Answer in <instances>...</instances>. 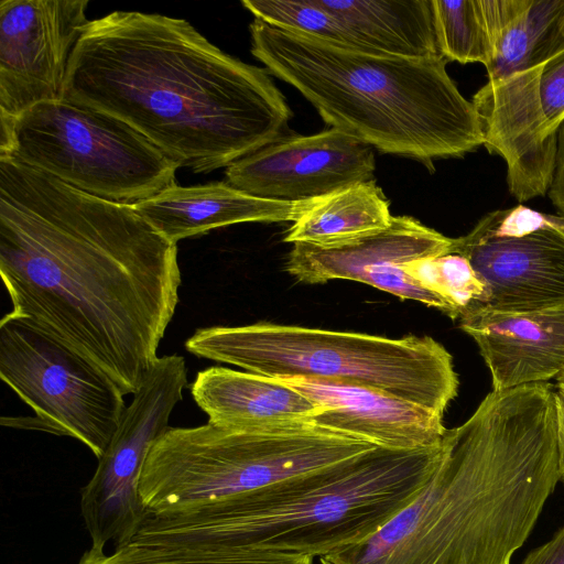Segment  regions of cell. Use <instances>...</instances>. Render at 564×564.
<instances>
[{
  "instance_id": "obj_18",
  "label": "cell",
  "mask_w": 564,
  "mask_h": 564,
  "mask_svg": "<svg viewBox=\"0 0 564 564\" xmlns=\"http://www.w3.org/2000/svg\"><path fill=\"white\" fill-rule=\"evenodd\" d=\"M311 199H265L241 192L226 182L174 185L134 204L135 210L170 241L204 235L239 223L295 221Z\"/></svg>"
},
{
  "instance_id": "obj_24",
  "label": "cell",
  "mask_w": 564,
  "mask_h": 564,
  "mask_svg": "<svg viewBox=\"0 0 564 564\" xmlns=\"http://www.w3.org/2000/svg\"><path fill=\"white\" fill-rule=\"evenodd\" d=\"M241 3L254 19L271 25L337 46L367 51L343 20L318 0H243Z\"/></svg>"
},
{
  "instance_id": "obj_25",
  "label": "cell",
  "mask_w": 564,
  "mask_h": 564,
  "mask_svg": "<svg viewBox=\"0 0 564 564\" xmlns=\"http://www.w3.org/2000/svg\"><path fill=\"white\" fill-rule=\"evenodd\" d=\"M404 270L424 289L446 301L455 319L476 312L484 300L482 282L460 254L415 260L406 263Z\"/></svg>"
},
{
  "instance_id": "obj_7",
  "label": "cell",
  "mask_w": 564,
  "mask_h": 564,
  "mask_svg": "<svg viewBox=\"0 0 564 564\" xmlns=\"http://www.w3.org/2000/svg\"><path fill=\"white\" fill-rule=\"evenodd\" d=\"M191 354L275 379L308 378L376 389L444 415L457 395L453 357L430 336L257 323L197 329Z\"/></svg>"
},
{
  "instance_id": "obj_1",
  "label": "cell",
  "mask_w": 564,
  "mask_h": 564,
  "mask_svg": "<svg viewBox=\"0 0 564 564\" xmlns=\"http://www.w3.org/2000/svg\"><path fill=\"white\" fill-rule=\"evenodd\" d=\"M4 316L61 343L123 395L149 377L182 283L174 243L133 205L0 156Z\"/></svg>"
},
{
  "instance_id": "obj_20",
  "label": "cell",
  "mask_w": 564,
  "mask_h": 564,
  "mask_svg": "<svg viewBox=\"0 0 564 564\" xmlns=\"http://www.w3.org/2000/svg\"><path fill=\"white\" fill-rule=\"evenodd\" d=\"M369 52L423 58L438 55L431 0H318Z\"/></svg>"
},
{
  "instance_id": "obj_19",
  "label": "cell",
  "mask_w": 564,
  "mask_h": 564,
  "mask_svg": "<svg viewBox=\"0 0 564 564\" xmlns=\"http://www.w3.org/2000/svg\"><path fill=\"white\" fill-rule=\"evenodd\" d=\"M191 394L215 425L256 430L297 423H312L318 408L282 380L209 367L197 372Z\"/></svg>"
},
{
  "instance_id": "obj_30",
  "label": "cell",
  "mask_w": 564,
  "mask_h": 564,
  "mask_svg": "<svg viewBox=\"0 0 564 564\" xmlns=\"http://www.w3.org/2000/svg\"><path fill=\"white\" fill-rule=\"evenodd\" d=\"M558 387H564V373L556 378Z\"/></svg>"
},
{
  "instance_id": "obj_21",
  "label": "cell",
  "mask_w": 564,
  "mask_h": 564,
  "mask_svg": "<svg viewBox=\"0 0 564 564\" xmlns=\"http://www.w3.org/2000/svg\"><path fill=\"white\" fill-rule=\"evenodd\" d=\"M389 202L375 182L359 183L311 199L284 241L326 246L388 228Z\"/></svg>"
},
{
  "instance_id": "obj_2",
  "label": "cell",
  "mask_w": 564,
  "mask_h": 564,
  "mask_svg": "<svg viewBox=\"0 0 564 564\" xmlns=\"http://www.w3.org/2000/svg\"><path fill=\"white\" fill-rule=\"evenodd\" d=\"M64 99L124 121L195 173L278 140L292 117L265 69L223 52L186 20L135 11L88 23Z\"/></svg>"
},
{
  "instance_id": "obj_22",
  "label": "cell",
  "mask_w": 564,
  "mask_h": 564,
  "mask_svg": "<svg viewBox=\"0 0 564 564\" xmlns=\"http://www.w3.org/2000/svg\"><path fill=\"white\" fill-rule=\"evenodd\" d=\"M431 4L438 53L445 59L487 67L494 37L485 0H431Z\"/></svg>"
},
{
  "instance_id": "obj_6",
  "label": "cell",
  "mask_w": 564,
  "mask_h": 564,
  "mask_svg": "<svg viewBox=\"0 0 564 564\" xmlns=\"http://www.w3.org/2000/svg\"><path fill=\"white\" fill-rule=\"evenodd\" d=\"M377 445L313 423L256 430L207 422L169 427L151 446L139 482L149 513L280 490L344 466Z\"/></svg>"
},
{
  "instance_id": "obj_10",
  "label": "cell",
  "mask_w": 564,
  "mask_h": 564,
  "mask_svg": "<svg viewBox=\"0 0 564 564\" xmlns=\"http://www.w3.org/2000/svg\"><path fill=\"white\" fill-rule=\"evenodd\" d=\"M0 377L35 416L15 427L73 437L99 459L127 409L124 395L99 369L35 328L3 316Z\"/></svg>"
},
{
  "instance_id": "obj_16",
  "label": "cell",
  "mask_w": 564,
  "mask_h": 564,
  "mask_svg": "<svg viewBox=\"0 0 564 564\" xmlns=\"http://www.w3.org/2000/svg\"><path fill=\"white\" fill-rule=\"evenodd\" d=\"M310 399L318 410L312 423L393 451L440 446L446 433L443 414L364 386L308 379H279Z\"/></svg>"
},
{
  "instance_id": "obj_26",
  "label": "cell",
  "mask_w": 564,
  "mask_h": 564,
  "mask_svg": "<svg viewBox=\"0 0 564 564\" xmlns=\"http://www.w3.org/2000/svg\"><path fill=\"white\" fill-rule=\"evenodd\" d=\"M540 98L547 131L557 137L564 121V50L545 64L540 78Z\"/></svg>"
},
{
  "instance_id": "obj_23",
  "label": "cell",
  "mask_w": 564,
  "mask_h": 564,
  "mask_svg": "<svg viewBox=\"0 0 564 564\" xmlns=\"http://www.w3.org/2000/svg\"><path fill=\"white\" fill-rule=\"evenodd\" d=\"M313 561L311 556L131 541L110 554L89 549L77 564H313Z\"/></svg>"
},
{
  "instance_id": "obj_8",
  "label": "cell",
  "mask_w": 564,
  "mask_h": 564,
  "mask_svg": "<svg viewBox=\"0 0 564 564\" xmlns=\"http://www.w3.org/2000/svg\"><path fill=\"white\" fill-rule=\"evenodd\" d=\"M564 50V0H500L488 82L473 97L484 145L507 163L510 193L525 202L547 193L557 137L540 98L545 64Z\"/></svg>"
},
{
  "instance_id": "obj_3",
  "label": "cell",
  "mask_w": 564,
  "mask_h": 564,
  "mask_svg": "<svg viewBox=\"0 0 564 564\" xmlns=\"http://www.w3.org/2000/svg\"><path fill=\"white\" fill-rule=\"evenodd\" d=\"M554 390L491 391L446 430L417 497L378 532L321 564H511L560 480Z\"/></svg>"
},
{
  "instance_id": "obj_29",
  "label": "cell",
  "mask_w": 564,
  "mask_h": 564,
  "mask_svg": "<svg viewBox=\"0 0 564 564\" xmlns=\"http://www.w3.org/2000/svg\"><path fill=\"white\" fill-rule=\"evenodd\" d=\"M556 447L560 480L564 481V387L554 390Z\"/></svg>"
},
{
  "instance_id": "obj_12",
  "label": "cell",
  "mask_w": 564,
  "mask_h": 564,
  "mask_svg": "<svg viewBox=\"0 0 564 564\" xmlns=\"http://www.w3.org/2000/svg\"><path fill=\"white\" fill-rule=\"evenodd\" d=\"M451 253L463 256L485 286L476 312L564 307L563 216L523 205L495 210L453 239Z\"/></svg>"
},
{
  "instance_id": "obj_27",
  "label": "cell",
  "mask_w": 564,
  "mask_h": 564,
  "mask_svg": "<svg viewBox=\"0 0 564 564\" xmlns=\"http://www.w3.org/2000/svg\"><path fill=\"white\" fill-rule=\"evenodd\" d=\"M521 564H564V527L547 542L533 549Z\"/></svg>"
},
{
  "instance_id": "obj_15",
  "label": "cell",
  "mask_w": 564,
  "mask_h": 564,
  "mask_svg": "<svg viewBox=\"0 0 564 564\" xmlns=\"http://www.w3.org/2000/svg\"><path fill=\"white\" fill-rule=\"evenodd\" d=\"M375 171L372 147L330 128L279 138L228 165L225 182L256 197L301 202L375 182Z\"/></svg>"
},
{
  "instance_id": "obj_5",
  "label": "cell",
  "mask_w": 564,
  "mask_h": 564,
  "mask_svg": "<svg viewBox=\"0 0 564 564\" xmlns=\"http://www.w3.org/2000/svg\"><path fill=\"white\" fill-rule=\"evenodd\" d=\"M441 454L442 444L415 451L378 446L280 490L149 513L135 540L319 558L378 532L417 497Z\"/></svg>"
},
{
  "instance_id": "obj_13",
  "label": "cell",
  "mask_w": 564,
  "mask_h": 564,
  "mask_svg": "<svg viewBox=\"0 0 564 564\" xmlns=\"http://www.w3.org/2000/svg\"><path fill=\"white\" fill-rule=\"evenodd\" d=\"M87 0L0 2V122L64 99L74 48L90 22Z\"/></svg>"
},
{
  "instance_id": "obj_9",
  "label": "cell",
  "mask_w": 564,
  "mask_h": 564,
  "mask_svg": "<svg viewBox=\"0 0 564 564\" xmlns=\"http://www.w3.org/2000/svg\"><path fill=\"white\" fill-rule=\"evenodd\" d=\"M0 156L129 205L176 185L180 167L124 121L65 99L39 104L0 122Z\"/></svg>"
},
{
  "instance_id": "obj_4",
  "label": "cell",
  "mask_w": 564,
  "mask_h": 564,
  "mask_svg": "<svg viewBox=\"0 0 564 564\" xmlns=\"http://www.w3.org/2000/svg\"><path fill=\"white\" fill-rule=\"evenodd\" d=\"M251 53L296 88L330 128L383 153L462 158L484 144L479 116L438 54L413 58L337 46L259 19Z\"/></svg>"
},
{
  "instance_id": "obj_14",
  "label": "cell",
  "mask_w": 564,
  "mask_h": 564,
  "mask_svg": "<svg viewBox=\"0 0 564 564\" xmlns=\"http://www.w3.org/2000/svg\"><path fill=\"white\" fill-rule=\"evenodd\" d=\"M453 238L409 216L392 217L388 228L347 241L318 246L293 243L286 271L306 284L351 280L432 306L455 319L446 301L424 289L404 265L451 253Z\"/></svg>"
},
{
  "instance_id": "obj_17",
  "label": "cell",
  "mask_w": 564,
  "mask_h": 564,
  "mask_svg": "<svg viewBox=\"0 0 564 564\" xmlns=\"http://www.w3.org/2000/svg\"><path fill=\"white\" fill-rule=\"evenodd\" d=\"M459 322L490 370L494 391L546 382L564 373V307L529 313L480 311Z\"/></svg>"
},
{
  "instance_id": "obj_11",
  "label": "cell",
  "mask_w": 564,
  "mask_h": 564,
  "mask_svg": "<svg viewBox=\"0 0 564 564\" xmlns=\"http://www.w3.org/2000/svg\"><path fill=\"white\" fill-rule=\"evenodd\" d=\"M187 367L182 355L160 357L133 394L98 466L80 491V511L91 547L127 545L148 516L139 492L141 471L152 444L170 427L183 399Z\"/></svg>"
},
{
  "instance_id": "obj_28",
  "label": "cell",
  "mask_w": 564,
  "mask_h": 564,
  "mask_svg": "<svg viewBox=\"0 0 564 564\" xmlns=\"http://www.w3.org/2000/svg\"><path fill=\"white\" fill-rule=\"evenodd\" d=\"M547 194L564 217V121L557 131V144L553 177Z\"/></svg>"
}]
</instances>
